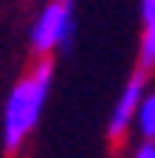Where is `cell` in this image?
I'll return each mask as SVG.
<instances>
[{
    "label": "cell",
    "mask_w": 155,
    "mask_h": 158,
    "mask_svg": "<svg viewBox=\"0 0 155 158\" xmlns=\"http://www.w3.org/2000/svg\"><path fill=\"white\" fill-rule=\"evenodd\" d=\"M54 82V65L51 59H43L31 68L28 76H23L17 82L6 99V110H3V147L6 152H17L28 138V133L40 122L43 105L48 99Z\"/></svg>",
    "instance_id": "6da1fadb"
},
{
    "label": "cell",
    "mask_w": 155,
    "mask_h": 158,
    "mask_svg": "<svg viewBox=\"0 0 155 158\" xmlns=\"http://www.w3.org/2000/svg\"><path fill=\"white\" fill-rule=\"evenodd\" d=\"M141 96H144V73H135L130 82L124 85V90L119 93V99H116V105H113V113H110V138H121L124 130L130 127V122L135 118V107H138L141 102Z\"/></svg>",
    "instance_id": "3957f363"
},
{
    "label": "cell",
    "mask_w": 155,
    "mask_h": 158,
    "mask_svg": "<svg viewBox=\"0 0 155 158\" xmlns=\"http://www.w3.org/2000/svg\"><path fill=\"white\" fill-rule=\"evenodd\" d=\"M138 65L149 71L155 65V0H141V48Z\"/></svg>",
    "instance_id": "277c9868"
},
{
    "label": "cell",
    "mask_w": 155,
    "mask_h": 158,
    "mask_svg": "<svg viewBox=\"0 0 155 158\" xmlns=\"http://www.w3.org/2000/svg\"><path fill=\"white\" fill-rule=\"evenodd\" d=\"M135 124L144 138H155V93H144L135 107Z\"/></svg>",
    "instance_id": "5b68a950"
},
{
    "label": "cell",
    "mask_w": 155,
    "mask_h": 158,
    "mask_svg": "<svg viewBox=\"0 0 155 158\" xmlns=\"http://www.w3.org/2000/svg\"><path fill=\"white\" fill-rule=\"evenodd\" d=\"M133 158H155V144H152V141H144L138 150H135Z\"/></svg>",
    "instance_id": "8992f818"
},
{
    "label": "cell",
    "mask_w": 155,
    "mask_h": 158,
    "mask_svg": "<svg viewBox=\"0 0 155 158\" xmlns=\"http://www.w3.org/2000/svg\"><path fill=\"white\" fill-rule=\"evenodd\" d=\"M73 40V0H51L31 26V45L48 56L56 48H68Z\"/></svg>",
    "instance_id": "7a4b0ae2"
}]
</instances>
